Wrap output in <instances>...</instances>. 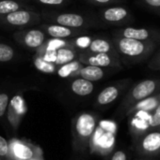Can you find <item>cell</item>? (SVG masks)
Here are the masks:
<instances>
[{
  "mask_svg": "<svg viewBox=\"0 0 160 160\" xmlns=\"http://www.w3.org/2000/svg\"><path fill=\"white\" fill-rule=\"evenodd\" d=\"M57 58V51L56 50H48L46 54L44 55L43 59L47 62H56Z\"/></svg>",
  "mask_w": 160,
  "mask_h": 160,
  "instance_id": "cell-31",
  "label": "cell"
},
{
  "mask_svg": "<svg viewBox=\"0 0 160 160\" xmlns=\"http://www.w3.org/2000/svg\"><path fill=\"white\" fill-rule=\"evenodd\" d=\"M18 160H21V159H18ZM26 160H38V159H35V158H30V159H26Z\"/></svg>",
  "mask_w": 160,
  "mask_h": 160,
  "instance_id": "cell-39",
  "label": "cell"
},
{
  "mask_svg": "<svg viewBox=\"0 0 160 160\" xmlns=\"http://www.w3.org/2000/svg\"><path fill=\"white\" fill-rule=\"evenodd\" d=\"M72 90L74 94L84 97L90 95L93 91V84L91 82L85 80L83 78L76 79L72 83Z\"/></svg>",
  "mask_w": 160,
  "mask_h": 160,
  "instance_id": "cell-11",
  "label": "cell"
},
{
  "mask_svg": "<svg viewBox=\"0 0 160 160\" xmlns=\"http://www.w3.org/2000/svg\"><path fill=\"white\" fill-rule=\"evenodd\" d=\"M120 94L119 87L115 85H110L106 87L98 96L97 101L100 105H108L111 102H113Z\"/></svg>",
  "mask_w": 160,
  "mask_h": 160,
  "instance_id": "cell-10",
  "label": "cell"
},
{
  "mask_svg": "<svg viewBox=\"0 0 160 160\" xmlns=\"http://www.w3.org/2000/svg\"><path fill=\"white\" fill-rule=\"evenodd\" d=\"M8 104V97L7 94H0V117L4 115Z\"/></svg>",
  "mask_w": 160,
  "mask_h": 160,
  "instance_id": "cell-28",
  "label": "cell"
},
{
  "mask_svg": "<svg viewBox=\"0 0 160 160\" xmlns=\"http://www.w3.org/2000/svg\"><path fill=\"white\" fill-rule=\"evenodd\" d=\"M0 160H1V159H0Z\"/></svg>",
  "mask_w": 160,
  "mask_h": 160,
  "instance_id": "cell-40",
  "label": "cell"
},
{
  "mask_svg": "<svg viewBox=\"0 0 160 160\" xmlns=\"http://www.w3.org/2000/svg\"><path fill=\"white\" fill-rule=\"evenodd\" d=\"M14 56V52L12 48L8 45L0 43V62L10 61Z\"/></svg>",
  "mask_w": 160,
  "mask_h": 160,
  "instance_id": "cell-21",
  "label": "cell"
},
{
  "mask_svg": "<svg viewBox=\"0 0 160 160\" xmlns=\"http://www.w3.org/2000/svg\"><path fill=\"white\" fill-rule=\"evenodd\" d=\"M24 41L29 48H38L44 41V34L38 29L30 30L25 34Z\"/></svg>",
  "mask_w": 160,
  "mask_h": 160,
  "instance_id": "cell-14",
  "label": "cell"
},
{
  "mask_svg": "<svg viewBox=\"0 0 160 160\" xmlns=\"http://www.w3.org/2000/svg\"><path fill=\"white\" fill-rule=\"evenodd\" d=\"M136 117L141 118V119L148 122L149 125H150V122H151V119H152V115L149 114L148 112H145V111H138V112L136 113Z\"/></svg>",
  "mask_w": 160,
  "mask_h": 160,
  "instance_id": "cell-32",
  "label": "cell"
},
{
  "mask_svg": "<svg viewBox=\"0 0 160 160\" xmlns=\"http://www.w3.org/2000/svg\"><path fill=\"white\" fill-rule=\"evenodd\" d=\"M148 68L153 70H160V48L150 59L148 63Z\"/></svg>",
  "mask_w": 160,
  "mask_h": 160,
  "instance_id": "cell-25",
  "label": "cell"
},
{
  "mask_svg": "<svg viewBox=\"0 0 160 160\" xmlns=\"http://www.w3.org/2000/svg\"><path fill=\"white\" fill-rule=\"evenodd\" d=\"M150 126L152 127H157L160 126V103L156 108V111L154 114L152 115V119L150 122Z\"/></svg>",
  "mask_w": 160,
  "mask_h": 160,
  "instance_id": "cell-29",
  "label": "cell"
},
{
  "mask_svg": "<svg viewBox=\"0 0 160 160\" xmlns=\"http://www.w3.org/2000/svg\"><path fill=\"white\" fill-rule=\"evenodd\" d=\"M36 68L44 73H53L55 71V67L50 62L45 61L43 58H37L35 60Z\"/></svg>",
  "mask_w": 160,
  "mask_h": 160,
  "instance_id": "cell-22",
  "label": "cell"
},
{
  "mask_svg": "<svg viewBox=\"0 0 160 160\" xmlns=\"http://www.w3.org/2000/svg\"><path fill=\"white\" fill-rule=\"evenodd\" d=\"M74 58V52L69 49H59L57 52L56 63L58 65H65L72 62Z\"/></svg>",
  "mask_w": 160,
  "mask_h": 160,
  "instance_id": "cell-19",
  "label": "cell"
},
{
  "mask_svg": "<svg viewBox=\"0 0 160 160\" xmlns=\"http://www.w3.org/2000/svg\"><path fill=\"white\" fill-rule=\"evenodd\" d=\"M19 5L13 0H3L0 1V14H9L18 10Z\"/></svg>",
  "mask_w": 160,
  "mask_h": 160,
  "instance_id": "cell-20",
  "label": "cell"
},
{
  "mask_svg": "<svg viewBox=\"0 0 160 160\" xmlns=\"http://www.w3.org/2000/svg\"><path fill=\"white\" fill-rule=\"evenodd\" d=\"M39 1L46 5H59L63 2V0H39Z\"/></svg>",
  "mask_w": 160,
  "mask_h": 160,
  "instance_id": "cell-37",
  "label": "cell"
},
{
  "mask_svg": "<svg viewBox=\"0 0 160 160\" xmlns=\"http://www.w3.org/2000/svg\"><path fill=\"white\" fill-rule=\"evenodd\" d=\"M141 3L151 11L160 16V0H140Z\"/></svg>",
  "mask_w": 160,
  "mask_h": 160,
  "instance_id": "cell-24",
  "label": "cell"
},
{
  "mask_svg": "<svg viewBox=\"0 0 160 160\" xmlns=\"http://www.w3.org/2000/svg\"><path fill=\"white\" fill-rule=\"evenodd\" d=\"M96 143L102 148H110L114 143V134L110 132H104V129L101 128H98L95 136Z\"/></svg>",
  "mask_w": 160,
  "mask_h": 160,
  "instance_id": "cell-16",
  "label": "cell"
},
{
  "mask_svg": "<svg viewBox=\"0 0 160 160\" xmlns=\"http://www.w3.org/2000/svg\"><path fill=\"white\" fill-rule=\"evenodd\" d=\"M57 22L65 27H80L84 23V18L79 14L64 13L57 17Z\"/></svg>",
  "mask_w": 160,
  "mask_h": 160,
  "instance_id": "cell-8",
  "label": "cell"
},
{
  "mask_svg": "<svg viewBox=\"0 0 160 160\" xmlns=\"http://www.w3.org/2000/svg\"><path fill=\"white\" fill-rule=\"evenodd\" d=\"M132 125L135 128H137L138 129H141V130H144V129L148 128V127L150 126L148 122H146V121H144V120H142L141 118H138L136 116L132 121Z\"/></svg>",
  "mask_w": 160,
  "mask_h": 160,
  "instance_id": "cell-27",
  "label": "cell"
},
{
  "mask_svg": "<svg viewBox=\"0 0 160 160\" xmlns=\"http://www.w3.org/2000/svg\"><path fill=\"white\" fill-rule=\"evenodd\" d=\"M8 142L7 141L0 136V156L1 157H4L8 154Z\"/></svg>",
  "mask_w": 160,
  "mask_h": 160,
  "instance_id": "cell-30",
  "label": "cell"
},
{
  "mask_svg": "<svg viewBox=\"0 0 160 160\" xmlns=\"http://www.w3.org/2000/svg\"><path fill=\"white\" fill-rule=\"evenodd\" d=\"M64 42L62 41H59V40H53L49 43V46H48V50H56L58 47H59L60 45H63Z\"/></svg>",
  "mask_w": 160,
  "mask_h": 160,
  "instance_id": "cell-36",
  "label": "cell"
},
{
  "mask_svg": "<svg viewBox=\"0 0 160 160\" xmlns=\"http://www.w3.org/2000/svg\"><path fill=\"white\" fill-rule=\"evenodd\" d=\"M111 160H126V155L123 151H117L113 155L112 159Z\"/></svg>",
  "mask_w": 160,
  "mask_h": 160,
  "instance_id": "cell-35",
  "label": "cell"
},
{
  "mask_svg": "<svg viewBox=\"0 0 160 160\" xmlns=\"http://www.w3.org/2000/svg\"><path fill=\"white\" fill-rule=\"evenodd\" d=\"M31 19V13L25 10H16L7 15L6 20L12 25H24L29 22Z\"/></svg>",
  "mask_w": 160,
  "mask_h": 160,
  "instance_id": "cell-13",
  "label": "cell"
},
{
  "mask_svg": "<svg viewBox=\"0 0 160 160\" xmlns=\"http://www.w3.org/2000/svg\"><path fill=\"white\" fill-rule=\"evenodd\" d=\"M47 32L51 37L57 38H67L72 34L69 27H65L62 25H50L47 28Z\"/></svg>",
  "mask_w": 160,
  "mask_h": 160,
  "instance_id": "cell-18",
  "label": "cell"
},
{
  "mask_svg": "<svg viewBox=\"0 0 160 160\" xmlns=\"http://www.w3.org/2000/svg\"><path fill=\"white\" fill-rule=\"evenodd\" d=\"M79 68L78 63L76 62H70L68 64H65L61 68H59L58 70V75L60 77H67L69 76L71 73L74 72L75 70H77Z\"/></svg>",
  "mask_w": 160,
  "mask_h": 160,
  "instance_id": "cell-23",
  "label": "cell"
},
{
  "mask_svg": "<svg viewBox=\"0 0 160 160\" xmlns=\"http://www.w3.org/2000/svg\"><path fill=\"white\" fill-rule=\"evenodd\" d=\"M89 50L94 53H110L114 55H118L114 45L107 39L104 38H96L91 41L89 45Z\"/></svg>",
  "mask_w": 160,
  "mask_h": 160,
  "instance_id": "cell-7",
  "label": "cell"
},
{
  "mask_svg": "<svg viewBox=\"0 0 160 160\" xmlns=\"http://www.w3.org/2000/svg\"><path fill=\"white\" fill-rule=\"evenodd\" d=\"M160 43L154 41H141L133 38L116 36L114 47L123 61L129 65H135L147 60L159 47Z\"/></svg>",
  "mask_w": 160,
  "mask_h": 160,
  "instance_id": "cell-1",
  "label": "cell"
},
{
  "mask_svg": "<svg viewBox=\"0 0 160 160\" xmlns=\"http://www.w3.org/2000/svg\"><path fill=\"white\" fill-rule=\"evenodd\" d=\"M13 153L18 159L21 160L30 159L33 157L32 150L28 146L22 143H16L13 146Z\"/></svg>",
  "mask_w": 160,
  "mask_h": 160,
  "instance_id": "cell-17",
  "label": "cell"
},
{
  "mask_svg": "<svg viewBox=\"0 0 160 160\" xmlns=\"http://www.w3.org/2000/svg\"><path fill=\"white\" fill-rule=\"evenodd\" d=\"M100 128L102 129H104L107 132H110V133H115L116 131V125L115 123L111 122V121H101L100 122Z\"/></svg>",
  "mask_w": 160,
  "mask_h": 160,
  "instance_id": "cell-26",
  "label": "cell"
},
{
  "mask_svg": "<svg viewBox=\"0 0 160 160\" xmlns=\"http://www.w3.org/2000/svg\"><path fill=\"white\" fill-rule=\"evenodd\" d=\"M116 36L141 41H154L160 43V29L156 28H136L129 26L123 29H119L117 31Z\"/></svg>",
  "mask_w": 160,
  "mask_h": 160,
  "instance_id": "cell-2",
  "label": "cell"
},
{
  "mask_svg": "<svg viewBox=\"0 0 160 160\" xmlns=\"http://www.w3.org/2000/svg\"><path fill=\"white\" fill-rule=\"evenodd\" d=\"M80 76L90 82H95L101 80L105 76V71L100 67L90 65L80 70Z\"/></svg>",
  "mask_w": 160,
  "mask_h": 160,
  "instance_id": "cell-12",
  "label": "cell"
},
{
  "mask_svg": "<svg viewBox=\"0 0 160 160\" xmlns=\"http://www.w3.org/2000/svg\"><path fill=\"white\" fill-rule=\"evenodd\" d=\"M160 80L147 79L137 83L130 93V98L134 101H141L158 91Z\"/></svg>",
  "mask_w": 160,
  "mask_h": 160,
  "instance_id": "cell-3",
  "label": "cell"
},
{
  "mask_svg": "<svg viewBox=\"0 0 160 160\" xmlns=\"http://www.w3.org/2000/svg\"><path fill=\"white\" fill-rule=\"evenodd\" d=\"M160 103V94L156 96H150L137 103L135 106V109L138 111H145L149 112L157 107V105Z\"/></svg>",
  "mask_w": 160,
  "mask_h": 160,
  "instance_id": "cell-15",
  "label": "cell"
},
{
  "mask_svg": "<svg viewBox=\"0 0 160 160\" xmlns=\"http://www.w3.org/2000/svg\"><path fill=\"white\" fill-rule=\"evenodd\" d=\"M95 129V120L89 113L81 114L76 121V131L81 137H90Z\"/></svg>",
  "mask_w": 160,
  "mask_h": 160,
  "instance_id": "cell-6",
  "label": "cell"
},
{
  "mask_svg": "<svg viewBox=\"0 0 160 160\" xmlns=\"http://www.w3.org/2000/svg\"><path fill=\"white\" fill-rule=\"evenodd\" d=\"M91 41V38H90L89 37H82V38H80L77 39L76 43H77V45H78L79 47H84V48H86V47H89Z\"/></svg>",
  "mask_w": 160,
  "mask_h": 160,
  "instance_id": "cell-33",
  "label": "cell"
},
{
  "mask_svg": "<svg viewBox=\"0 0 160 160\" xmlns=\"http://www.w3.org/2000/svg\"><path fill=\"white\" fill-rule=\"evenodd\" d=\"M97 3H100V4H107V3H109V2H112L113 0H93Z\"/></svg>",
  "mask_w": 160,
  "mask_h": 160,
  "instance_id": "cell-38",
  "label": "cell"
},
{
  "mask_svg": "<svg viewBox=\"0 0 160 160\" xmlns=\"http://www.w3.org/2000/svg\"><path fill=\"white\" fill-rule=\"evenodd\" d=\"M103 18L111 23H126L132 20V14L124 7H112L103 12Z\"/></svg>",
  "mask_w": 160,
  "mask_h": 160,
  "instance_id": "cell-4",
  "label": "cell"
},
{
  "mask_svg": "<svg viewBox=\"0 0 160 160\" xmlns=\"http://www.w3.org/2000/svg\"><path fill=\"white\" fill-rule=\"evenodd\" d=\"M91 66H96L100 68L107 67H118L120 65L119 55H114L110 53H95L94 55L89 56L86 60Z\"/></svg>",
  "mask_w": 160,
  "mask_h": 160,
  "instance_id": "cell-5",
  "label": "cell"
},
{
  "mask_svg": "<svg viewBox=\"0 0 160 160\" xmlns=\"http://www.w3.org/2000/svg\"><path fill=\"white\" fill-rule=\"evenodd\" d=\"M142 148L148 153H154L160 149V132H151L142 140Z\"/></svg>",
  "mask_w": 160,
  "mask_h": 160,
  "instance_id": "cell-9",
  "label": "cell"
},
{
  "mask_svg": "<svg viewBox=\"0 0 160 160\" xmlns=\"http://www.w3.org/2000/svg\"><path fill=\"white\" fill-rule=\"evenodd\" d=\"M12 103H14V104H17V106L16 105H12L14 108H16L21 113H23L24 112V108H23V100L19 98V97H16V98H13V100H12ZM15 109V110H16Z\"/></svg>",
  "mask_w": 160,
  "mask_h": 160,
  "instance_id": "cell-34",
  "label": "cell"
}]
</instances>
